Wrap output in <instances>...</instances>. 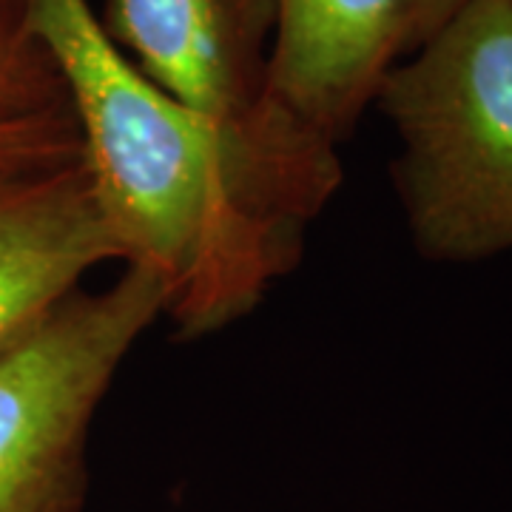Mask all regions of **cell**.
<instances>
[{
  "instance_id": "cell-1",
  "label": "cell",
  "mask_w": 512,
  "mask_h": 512,
  "mask_svg": "<svg viewBox=\"0 0 512 512\" xmlns=\"http://www.w3.org/2000/svg\"><path fill=\"white\" fill-rule=\"evenodd\" d=\"M18 6L66 89L120 265L157 276L183 339L248 316L342 185L336 146L288 120L225 126L188 109L120 52L89 0Z\"/></svg>"
},
{
  "instance_id": "cell-2",
  "label": "cell",
  "mask_w": 512,
  "mask_h": 512,
  "mask_svg": "<svg viewBox=\"0 0 512 512\" xmlns=\"http://www.w3.org/2000/svg\"><path fill=\"white\" fill-rule=\"evenodd\" d=\"M373 106L402 143L393 183L416 251H512V0H470L384 77Z\"/></svg>"
},
{
  "instance_id": "cell-3",
  "label": "cell",
  "mask_w": 512,
  "mask_h": 512,
  "mask_svg": "<svg viewBox=\"0 0 512 512\" xmlns=\"http://www.w3.org/2000/svg\"><path fill=\"white\" fill-rule=\"evenodd\" d=\"M165 296L123 265L100 291L77 288L0 350V512H83L100 404Z\"/></svg>"
},
{
  "instance_id": "cell-4",
  "label": "cell",
  "mask_w": 512,
  "mask_h": 512,
  "mask_svg": "<svg viewBox=\"0 0 512 512\" xmlns=\"http://www.w3.org/2000/svg\"><path fill=\"white\" fill-rule=\"evenodd\" d=\"M268 100L339 148L379 86L470 0H274Z\"/></svg>"
},
{
  "instance_id": "cell-5",
  "label": "cell",
  "mask_w": 512,
  "mask_h": 512,
  "mask_svg": "<svg viewBox=\"0 0 512 512\" xmlns=\"http://www.w3.org/2000/svg\"><path fill=\"white\" fill-rule=\"evenodd\" d=\"M103 29L183 106L225 126H265L274 0H106Z\"/></svg>"
},
{
  "instance_id": "cell-6",
  "label": "cell",
  "mask_w": 512,
  "mask_h": 512,
  "mask_svg": "<svg viewBox=\"0 0 512 512\" xmlns=\"http://www.w3.org/2000/svg\"><path fill=\"white\" fill-rule=\"evenodd\" d=\"M106 262L120 251L83 157L0 177V350Z\"/></svg>"
},
{
  "instance_id": "cell-7",
  "label": "cell",
  "mask_w": 512,
  "mask_h": 512,
  "mask_svg": "<svg viewBox=\"0 0 512 512\" xmlns=\"http://www.w3.org/2000/svg\"><path fill=\"white\" fill-rule=\"evenodd\" d=\"M69 106L52 57L23 26L20 6L0 9V114Z\"/></svg>"
},
{
  "instance_id": "cell-8",
  "label": "cell",
  "mask_w": 512,
  "mask_h": 512,
  "mask_svg": "<svg viewBox=\"0 0 512 512\" xmlns=\"http://www.w3.org/2000/svg\"><path fill=\"white\" fill-rule=\"evenodd\" d=\"M80 157L72 106L29 114H0V177L63 165Z\"/></svg>"
},
{
  "instance_id": "cell-9",
  "label": "cell",
  "mask_w": 512,
  "mask_h": 512,
  "mask_svg": "<svg viewBox=\"0 0 512 512\" xmlns=\"http://www.w3.org/2000/svg\"><path fill=\"white\" fill-rule=\"evenodd\" d=\"M12 6H18V0H0V9H12Z\"/></svg>"
}]
</instances>
